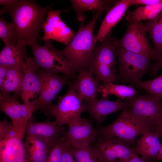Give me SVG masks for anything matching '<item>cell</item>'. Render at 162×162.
I'll return each instance as SVG.
<instances>
[{
  "label": "cell",
  "mask_w": 162,
  "mask_h": 162,
  "mask_svg": "<svg viewBox=\"0 0 162 162\" xmlns=\"http://www.w3.org/2000/svg\"><path fill=\"white\" fill-rule=\"evenodd\" d=\"M69 88L64 95L58 98L57 103L53 104L44 112L46 115L54 118L59 126L70 124L81 118L86 111L83 102L76 91L74 81H70Z\"/></svg>",
  "instance_id": "8992f818"
},
{
  "label": "cell",
  "mask_w": 162,
  "mask_h": 162,
  "mask_svg": "<svg viewBox=\"0 0 162 162\" xmlns=\"http://www.w3.org/2000/svg\"><path fill=\"white\" fill-rule=\"evenodd\" d=\"M68 129L63 136L66 142L74 148L90 145L97 136L92 121L81 118L68 125Z\"/></svg>",
  "instance_id": "4fadbf2b"
},
{
  "label": "cell",
  "mask_w": 162,
  "mask_h": 162,
  "mask_svg": "<svg viewBox=\"0 0 162 162\" xmlns=\"http://www.w3.org/2000/svg\"><path fill=\"white\" fill-rule=\"evenodd\" d=\"M97 136L116 137L132 146L140 135L152 129L145 127L136 119L127 106L122 110L116 119L111 124L101 126L97 129Z\"/></svg>",
  "instance_id": "277c9868"
},
{
  "label": "cell",
  "mask_w": 162,
  "mask_h": 162,
  "mask_svg": "<svg viewBox=\"0 0 162 162\" xmlns=\"http://www.w3.org/2000/svg\"><path fill=\"white\" fill-rule=\"evenodd\" d=\"M162 160V143L161 144L160 149L157 157V161Z\"/></svg>",
  "instance_id": "60d3db41"
},
{
  "label": "cell",
  "mask_w": 162,
  "mask_h": 162,
  "mask_svg": "<svg viewBox=\"0 0 162 162\" xmlns=\"http://www.w3.org/2000/svg\"><path fill=\"white\" fill-rule=\"evenodd\" d=\"M26 46L17 42L5 44L0 52V65L15 66L23 69L26 66L24 51Z\"/></svg>",
  "instance_id": "7402d4cb"
},
{
  "label": "cell",
  "mask_w": 162,
  "mask_h": 162,
  "mask_svg": "<svg viewBox=\"0 0 162 162\" xmlns=\"http://www.w3.org/2000/svg\"><path fill=\"white\" fill-rule=\"evenodd\" d=\"M130 0H118L107 12L102 21L97 35L94 36V42L103 41L111 32L112 29L122 19L129 7Z\"/></svg>",
  "instance_id": "e0dca14e"
},
{
  "label": "cell",
  "mask_w": 162,
  "mask_h": 162,
  "mask_svg": "<svg viewBox=\"0 0 162 162\" xmlns=\"http://www.w3.org/2000/svg\"><path fill=\"white\" fill-rule=\"evenodd\" d=\"M54 3L41 7L35 1L18 0L8 12L12 19L13 42L25 46L36 43L45 16Z\"/></svg>",
  "instance_id": "6da1fadb"
},
{
  "label": "cell",
  "mask_w": 162,
  "mask_h": 162,
  "mask_svg": "<svg viewBox=\"0 0 162 162\" xmlns=\"http://www.w3.org/2000/svg\"><path fill=\"white\" fill-rule=\"evenodd\" d=\"M154 129L162 137V111L154 127Z\"/></svg>",
  "instance_id": "f35d334b"
},
{
  "label": "cell",
  "mask_w": 162,
  "mask_h": 162,
  "mask_svg": "<svg viewBox=\"0 0 162 162\" xmlns=\"http://www.w3.org/2000/svg\"><path fill=\"white\" fill-rule=\"evenodd\" d=\"M162 68V54L156 61L153 64L150 70L151 75L154 76Z\"/></svg>",
  "instance_id": "8d00e7d4"
},
{
  "label": "cell",
  "mask_w": 162,
  "mask_h": 162,
  "mask_svg": "<svg viewBox=\"0 0 162 162\" xmlns=\"http://www.w3.org/2000/svg\"><path fill=\"white\" fill-rule=\"evenodd\" d=\"M162 11V2L155 4L142 5L133 11H128L125 16L128 23L133 24L143 20H150Z\"/></svg>",
  "instance_id": "484cf974"
},
{
  "label": "cell",
  "mask_w": 162,
  "mask_h": 162,
  "mask_svg": "<svg viewBox=\"0 0 162 162\" xmlns=\"http://www.w3.org/2000/svg\"><path fill=\"white\" fill-rule=\"evenodd\" d=\"M40 46L34 43L29 44L33 53L32 59L38 68L57 73H62L69 78L76 73L69 62L54 48L51 40L44 41Z\"/></svg>",
  "instance_id": "5b68a950"
},
{
  "label": "cell",
  "mask_w": 162,
  "mask_h": 162,
  "mask_svg": "<svg viewBox=\"0 0 162 162\" xmlns=\"http://www.w3.org/2000/svg\"><path fill=\"white\" fill-rule=\"evenodd\" d=\"M24 143L30 162H46L54 145L40 138L28 135Z\"/></svg>",
  "instance_id": "44dd1931"
},
{
  "label": "cell",
  "mask_w": 162,
  "mask_h": 162,
  "mask_svg": "<svg viewBox=\"0 0 162 162\" xmlns=\"http://www.w3.org/2000/svg\"><path fill=\"white\" fill-rule=\"evenodd\" d=\"M116 56L118 62L117 81L129 83L136 87L153 64L150 57L117 47Z\"/></svg>",
  "instance_id": "3957f363"
},
{
  "label": "cell",
  "mask_w": 162,
  "mask_h": 162,
  "mask_svg": "<svg viewBox=\"0 0 162 162\" xmlns=\"http://www.w3.org/2000/svg\"><path fill=\"white\" fill-rule=\"evenodd\" d=\"M23 141L17 138L6 140L5 147L0 149V162H30Z\"/></svg>",
  "instance_id": "cb8c5ba5"
},
{
  "label": "cell",
  "mask_w": 162,
  "mask_h": 162,
  "mask_svg": "<svg viewBox=\"0 0 162 162\" xmlns=\"http://www.w3.org/2000/svg\"><path fill=\"white\" fill-rule=\"evenodd\" d=\"M62 162H76L72 154L71 146L64 140Z\"/></svg>",
  "instance_id": "d6a6232c"
},
{
  "label": "cell",
  "mask_w": 162,
  "mask_h": 162,
  "mask_svg": "<svg viewBox=\"0 0 162 162\" xmlns=\"http://www.w3.org/2000/svg\"><path fill=\"white\" fill-rule=\"evenodd\" d=\"M62 10L50 9L49 11L43 26L44 34L40 37L41 40H54L66 46L75 36L76 33L72 31L62 20L60 14Z\"/></svg>",
  "instance_id": "7c38bea8"
},
{
  "label": "cell",
  "mask_w": 162,
  "mask_h": 162,
  "mask_svg": "<svg viewBox=\"0 0 162 162\" xmlns=\"http://www.w3.org/2000/svg\"><path fill=\"white\" fill-rule=\"evenodd\" d=\"M17 94L0 93V110L9 117L14 127L25 134L27 125L37 110L36 100L28 104L21 103Z\"/></svg>",
  "instance_id": "9c48e42d"
},
{
  "label": "cell",
  "mask_w": 162,
  "mask_h": 162,
  "mask_svg": "<svg viewBox=\"0 0 162 162\" xmlns=\"http://www.w3.org/2000/svg\"><path fill=\"white\" fill-rule=\"evenodd\" d=\"M101 12L96 11L86 25L81 22L78 32L66 47L58 50L59 53L70 63L76 73L87 68L92 61L95 44L93 32L96 23Z\"/></svg>",
  "instance_id": "7a4b0ae2"
},
{
  "label": "cell",
  "mask_w": 162,
  "mask_h": 162,
  "mask_svg": "<svg viewBox=\"0 0 162 162\" xmlns=\"http://www.w3.org/2000/svg\"><path fill=\"white\" fill-rule=\"evenodd\" d=\"M144 23L142 21L130 24L128 23L127 31L122 38L116 41L120 48L133 52L150 57L155 62L157 56L149 43Z\"/></svg>",
  "instance_id": "30bf717a"
},
{
  "label": "cell",
  "mask_w": 162,
  "mask_h": 162,
  "mask_svg": "<svg viewBox=\"0 0 162 162\" xmlns=\"http://www.w3.org/2000/svg\"><path fill=\"white\" fill-rule=\"evenodd\" d=\"M136 87L144 89L148 93L162 101V74L152 80L141 81Z\"/></svg>",
  "instance_id": "f546056e"
},
{
  "label": "cell",
  "mask_w": 162,
  "mask_h": 162,
  "mask_svg": "<svg viewBox=\"0 0 162 162\" xmlns=\"http://www.w3.org/2000/svg\"><path fill=\"white\" fill-rule=\"evenodd\" d=\"M90 145L103 162H126L135 154L132 147L115 137L97 136Z\"/></svg>",
  "instance_id": "ba28073f"
},
{
  "label": "cell",
  "mask_w": 162,
  "mask_h": 162,
  "mask_svg": "<svg viewBox=\"0 0 162 162\" xmlns=\"http://www.w3.org/2000/svg\"><path fill=\"white\" fill-rule=\"evenodd\" d=\"M111 34L112 32L101 43L95 45L93 56L90 63L100 64L116 68L117 62L115 59L116 52L118 47L116 41L118 39L112 37Z\"/></svg>",
  "instance_id": "ffe728a7"
},
{
  "label": "cell",
  "mask_w": 162,
  "mask_h": 162,
  "mask_svg": "<svg viewBox=\"0 0 162 162\" xmlns=\"http://www.w3.org/2000/svg\"><path fill=\"white\" fill-rule=\"evenodd\" d=\"M118 0H71V7L74 10L76 17L81 23L86 18L84 12L87 11H96L103 13L107 12Z\"/></svg>",
  "instance_id": "603a6c76"
},
{
  "label": "cell",
  "mask_w": 162,
  "mask_h": 162,
  "mask_svg": "<svg viewBox=\"0 0 162 162\" xmlns=\"http://www.w3.org/2000/svg\"><path fill=\"white\" fill-rule=\"evenodd\" d=\"M144 24L152 40L157 60L162 54V11Z\"/></svg>",
  "instance_id": "4316f807"
},
{
  "label": "cell",
  "mask_w": 162,
  "mask_h": 162,
  "mask_svg": "<svg viewBox=\"0 0 162 162\" xmlns=\"http://www.w3.org/2000/svg\"><path fill=\"white\" fill-rule=\"evenodd\" d=\"M23 69L18 67L9 66L7 75L0 85V92L5 94H17L19 95L24 78Z\"/></svg>",
  "instance_id": "d4e9b609"
},
{
  "label": "cell",
  "mask_w": 162,
  "mask_h": 162,
  "mask_svg": "<svg viewBox=\"0 0 162 162\" xmlns=\"http://www.w3.org/2000/svg\"><path fill=\"white\" fill-rule=\"evenodd\" d=\"M12 122H9L6 119L0 122V140H3L7 133L12 128Z\"/></svg>",
  "instance_id": "836d02e7"
},
{
  "label": "cell",
  "mask_w": 162,
  "mask_h": 162,
  "mask_svg": "<svg viewBox=\"0 0 162 162\" xmlns=\"http://www.w3.org/2000/svg\"><path fill=\"white\" fill-rule=\"evenodd\" d=\"M162 2V0H130L131 5H148L157 4Z\"/></svg>",
  "instance_id": "d590c367"
},
{
  "label": "cell",
  "mask_w": 162,
  "mask_h": 162,
  "mask_svg": "<svg viewBox=\"0 0 162 162\" xmlns=\"http://www.w3.org/2000/svg\"><path fill=\"white\" fill-rule=\"evenodd\" d=\"M83 105L86 111L87 112L91 117L99 125L109 114L122 110L128 106L127 104L121 99L111 101L106 98L102 97L97 98L85 100Z\"/></svg>",
  "instance_id": "9a60e30c"
},
{
  "label": "cell",
  "mask_w": 162,
  "mask_h": 162,
  "mask_svg": "<svg viewBox=\"0 0 162 162\" xmlns=\"http://www.w3.org/2000/svg\"><path fill=\"white\" fill-rule=\"evenodd\" d=\"M37 73L41 82V87L36 100L37 110L44 112L53 104L52 101L62 88L69 83L67 76L38 68Z\"/></svg>",
  "instance_id": "8fae6325"
},
{
  "label": "cell",
  "mask_w": 162,
  "mask_h": 162,
  "mask_svg": "<svg viewBox=\"0 0 162 162\" xmlns=\"http://www.w3.org/2000/svg\"><path fill=\"white\" fill-rule=\"evenodd\" d=\"M126 162H147L140 158L137 155L135 154Z\"/></svg>",
  "instance_id": "ab89813d"
},
{
  "label": "cell",
  "mask_w": 162,
  "mask_h": 162,
  "mask_svg": "<svg viewBox=\"0 0 162 162\" xmlns=\"http://www.w3.org/2000/svg\"><path fill=\"white\" fill-rule=\"evenodd\" d=\"M66 132L65 128L58 125L55 121L49 118L40 122H34L30 119L26 128L25 134L44 140L54 144Z\"/></svg>",
  "instance_id": "2e32d148"
},
{
  "label": "cell",
  "mask_w": 162,
  "mask_h": 162,
  "mask_svg": "<svg viewBox=\"0 0 162 162\" xmlns=\"http://www.w3.org/2000/svg\"><path fill=\"white\" fill-rule=\"evenodd\" d=\"M18 0H0V4L2 6L0 14L8 13L9 10L16 3Z\"/></svg>",
  "instance_id": "e575fe53"
},
{
  "label": "cell",
  "mask_w": 162,
  "mask_h": 162,
  "mask_svg": "<svg viewBox=\"0 0 162 162\" xmlns=\"http://www.w3.org/2000/svg\"><path fill=\"white\" fill-rule=\"evenodd\" d=\"M64 143L63 136L52 146L46 162H62Z\"/></svg>",
  "instance_id": "4dcf8cb0"
},
{
  "label": "cell",
  "mask_w": 162,
  "mask_h": 162,
  "mask_svg": "<svg viewBox=\"0 0 162 162\" xmlns=\"http://www.w3.org/2000/svg\"><path fill=\"white\" fill-rule=\"evenodd\" d=\"M98 91L102 97L106 98L109 95H113L124 100L137 95V92L131 85L113 83L100 84Z\"/></svg>",
  "instance_id": "83f0119b"
},
{
  "label": "cell",
  "mask_w": 162,
  "mask_h": 162,
  "mask_svg": "<svg viewBox=\"0 0 162 162\" xmlns=\"http://www.w3.org/2000/svg\"><path fill=\"white\" fill-rule=\"evenodd\" d=\"M74 81L77 93L83 101L97 98L100 81L87 68L79 71Z\"/></svg>",
  "instance_id": "d6986e66"
},
{
  "label": "cell",
  "mask_w": 162,
  "mask_h": 162,
  "mask_svg": "<svg viewBox=\"0 0 162 162\" xmlns=\"http://www.w3.org/2000/svg\"><path fill=\"white\" fill-rule=\"evenodd\" d=\"M160 136L156 131H146L141 134L136 141L135 148L137 154H140L142 159L149 162L150 160L157 161V157L161 144Z\"/></svg>",
  "instance_id": "ac0fdd59"
},
{
  "label": "cell",
  "mask_w": 162,
  "mask_h": 162,
  "mask_svg": "<svg viewBox=\"0 0 162 162\" xmlns=\"http://www.w3.org/2000/svg\"><path fill=\"white\" fill-rule=\"evenodd\" d=\"M13 26L11 23L6 22L4 16L0 18V38L4 44L13 42L12 31Z\"/></svg>",
  "instance_id": "1f68e13d"
},
{
  "label": "cell",
  "mask_w": 162,
  "mask_h": 162,
  "mask_svg": "<svg viewBox=\"0 0 162 162\" xmlns=\"http://www.w3.org/2000/svg\"><path fill=\"white\" fill-rule=\"evenodd\" d=\"M134 117L146 127H154L162 111V101L149 93L124 100Z\"/></svg>",
  "instance_id": "52a82bcc"
},
{
  "label": "cell",
  "mask_w": 162,
  "mask_h": 162,
  "mask_svg": "<svg viewBox=\"0 0 162 162\" xmlns=\"http://www.w3.org/2000/svg\"><path fill=\"white\" fill-rule=\"evenodd\" d=\"M24 58L26 66L23 69L24 78L19 96L23 104H28L37 99L41 90V84L37 73L38 68L32 58L28 56L26 48Z\"/></svg>",
  "instance_id": "5bb4252c"
},
{
  "label": "cell",
  "mask_w": 162,
  "mask_h": 162,
  "mask_svg": "<svg viewBox=\"0 0 162 162\" xmlns=\"http://www.w3.org/2000/svg\"><path fill=\"white\" fill-rule=\"evenodd\" d=\"M71 147L76 162H103L90 145L78 148Z\"/></svg>",
  "instance_id": "f1b7e54d"
},
{
  "label": "cell",
  "mask_w": 162,
  "mask_h": 162,
  "mask_svg": "<svg viewBox=\"0 0 162 162\" xmlns=\"http://www.w3.org/2000/svg\"><path fill=\"white\" fill-rule=\"evenodd\" d=\"M9 67L7 65H0V85L2 84L6 78Z\"/></svg>",
  "instance_id": "74e56055"
}]
</instances>
